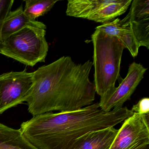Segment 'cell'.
<instances>
[{"label":"cell","mask_w":149,"mask_h":149,"mask_svg":"<svg viewBox=\"0 0 149 149\" xmlns=\"http://www.w3.org/2000/svg\"><path fill=\"white\" fill-rule=\"evenodd\" d=\"M93 62L75 63L63 56L36 70L25 99L33 116L47 112L77 110L92 104L95 86L90 79Z\"/></svg>","instance_id":"cell-1"},{"label":"cell","mask_w":149,"mask_h":149,"mask_svg":"<svg viewBox=\"0 0 149 149\" xmlns=\"http://www.w3.org/2000/svg\"><path fill=\"white\" fill-rule=\"evenodd\" d=\"M133 114L126 107L105 111L97 102L73 111L34 116L23 122L19 130L38 149H71L82 136L115 127Z\"/></svg>","instance_id":"cell-2"},{"label":"cell","mask_w":149,"mask_h":149,"mask_svg":"<svg viewBox=\"0 0 149 149\" xmlns=\"http://www.w3.org/2000/svg\"><path fill=\"white\" fill-rule=\"evenodd\" d=\"M91 40L94 47V84L96 92L102 97L116 87L125 48L116 37L97 29L91 36Z\"/></svg>","instance_id":"cell-3"},{"label":"cell","mask_w":149,"mask_h":149,"mask_svg":"<svg viewBox=\"0 0 149 149\" xmlns=\"http://www.w3.org/2000/svg\"><path fill=\"white\" fill-rule=\"evenodd\" d=\"M42 29L26 27L11 35L0 46V54L27 66L44 62L49 46Z\"/></svg>","instance_id":"cell-4"},{"label":"cell","mask_w":149,"mask_h":149,"mask_svg":"<svg viewBox=\"0 0 149 149\" xmlns=\"http://www.w3.org/2000/svg\"><path fill=\"white\" fill-rule=\"evenodd\" d=\"M33 73L26 70L0 75V115L23 103L33 83Z\"/></svg>","instance_id":"cell-5"},{"label":"cell","mask_w":149,"mask_h":149,"mask_svg":"<svg viewBox=\"0 0 149 149\" xmlns=\"http://www.w3.org/2000/svg\"><path fill=\"white\" fill-rule=\"evenodd\" d=\"M149 115L134 113L126 118L110 149H136L149 144Z\"/></svg>","instance_id":"cell-6"},{"label":"cell","mask_w":149,"mask_h":149,"mask_svg":"<svg viewBox=\"0 0 149 149\" xmlns=\"http://www.w3.org/2000/svg\"><path fill=\"white\" fill-rule=\"evenodd\" d=\"M147 69L141 63L133 62L129 66L127 75L119 86L100 97V109L105 111L118 109L130 99L140 81L143 78Z\"/></svg>","instance_id":"cell-7"},{"label":"cell","mask_w":149,"mask_h":149,"mask_svg":"<svg viewBox=\"0 0 149 149\" xmlns=\"http://www.w3.org/2000/svg\"><path fill=\"white\" fill-rule=\"evenodd\" d=\"M132 30L139 47L149 49V0H134L128 14L123 19Z\"/></svg>","instance_id":"cell-8"},{"label":"cell","mask_w":149,"mask_h":149,"mask_svg":"<svg viewBox=\"0 0 149 149\" xmlns=\"http://www.w3.org/2000/svg\"><path fill=\"white\" fill-rule=\"evenodd\" d=\"M118 131L111 127L88 133L77 139L71 149H110Z\"/></svg>","instance_id":"cell-9"},{"label":"cell","mask_w":149,"mask_h":149,"mask_svg":"<svg viewBox=\"0 0 149 149\" xmlns=\"http://www.w3.org/2000/svg\"><path fill=\"white\" fill-rule=\"evenodd\" d=\"M26 27L47 29V26L42 22L29 19L24 13L23 6L16 10L10 11L6 17L1 29L2 42L11 35Z\"/></svg>","instance_id":"cell-10"},{"label":"cell","mask_w":149,"mask_h":149,"mask_svg":"<svg viewBox=\"0 0 149 149\" xmlns=\"http://www.w3.org/2000/svg\"><path fill=\"white\" fill-rule=\"evenodd\" d=\"M115 0H69L66 13L75 18L87 19L99 9L113 3Z\"/></svg>","instance_id":"cell-11"},{"label":"cell","mask_w":149,"mask_h":149,"mask_svg":"<svg viewBox=\"0 0 149 149\" xmlns=\"http://www.w3.org/2000/svg\"><path fill=\"white\" fill-rule=\"evenodd\" d=\"M0 149H38L22 135L20 130L0 123Z\"/></svg>","instance_id":"cell-12"},{"label":"cell","mask_w":149,"mask_h":149,"mask_svg":"<svg viewBox=\"0 0 149 149\" xmlns=\"http://www.w3.org/2000/svg\"><path fill=\"white\" fill-rule=\"evenodd\" d=\"M132 0H115L113 3L99 9L87 17L86 19L104 24L126 12Z\"/></svg>","instance_id":"cell-13"},{"label":"cell","mask_w":149,"mask_h":149,"mask_svg":"<svg viewBox=\"0 0 149 149\" xmlns=\"http://www.w3.org/2000/svg\"><path fill=\"white\" fill-rule=\"evenodd\" d=\"M58 0H26L24 13L30 19H36L47 13Z\"/></svg>","instance_id":"cell-14"},{"label":"cell","mask_w":149,"mask_h":149,"mask_svg":"<svg viewBox=\"0 0 149 149\" xmlns=\"http://www.w3.org/2000/svg\"><path fill=\"white\" fill-rule=\"evenodd\" d=\"M121 22L125 29L117 38L123 44L125 49L129 50L132 57H136L140 47L138 42L130 26L127 24L122 22L121 21Z\"/></svg>","instance_id":"cell-15"},{"label":"cell","mask_w":149,"mask_h":149,"mask_svg":"<svg viewBox=\"0 0 149 149\" xmlns=\"http://www.w3.org/2000/svg\"><path fill=\"white\" fill-rule=\"evenodd\" d=\"M14 2V0H0V46L2 42L1 33L3 22L11 11Z\"/></svg>","instance_id":"cell-16"},{"label":"cell","mask_w":149,"mask_h":149,"mask_svg":"<svg viewBox=\"0 0 149 149\" xmlns=\"http://www.w3.org/2000/svg\"><path fill=\"white\" fill-rule=\"evenodd\" d=\"M131 110L133 113L149 115V98L143 97L140 99L137 103L133 105Z\"/></svg>","instance_id":"cell-17"},{"label":"cell","mask_w":149,"mask_h":149,"mask_svg":"<svg viewBox=\"0 0 149 149\" xmlns=\"http://www.w3.org/2000/svg\"><path fill=\"white\" fill-rule=\"evenodd\" d=\"M136 149H149V144L146 145Z\"/></svg>","instance_id":"cell-18"}]
</instances>
